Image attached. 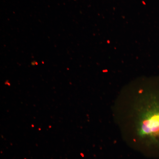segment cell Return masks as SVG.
<instances>
[{
    "mask_svg": "<svg viewBox=\"0 0 159 159\" xmlns=\"http://www.w3.org/2000/svg\"><path fill=\"white\" fill-rule=\"evenodd\" d=\"M141 99L135 110L138 146L150 156L159 157V89Z\"/></svg>",
    "mask_w": 159,
    "mask_h": 159,
    "instance_id": "cell-1",
    "label": "cell"
}]
</instances>
